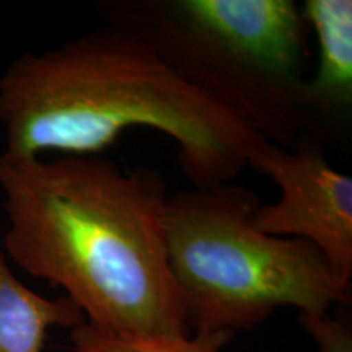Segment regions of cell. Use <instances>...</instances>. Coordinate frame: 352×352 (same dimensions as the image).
Here are the masks:
<instances>
[{
	"label": "cell",
	"instance_id": "cell-7",
	"mask_svg": "<svg viewBox=\"0 0 352 352\" xmlns=\"http://www.w3.org/2000/svg\"><path fill=\"white\" fill-rule=\"evenodd\" d=\"M82 324L85 316L67 297L47 298L26 287L0 246V352H44L51 328Z\"/></svg>",
	"mask_w": 352,
	"mask_h": 352
},
{
	"label": "cell",
	"instance_id": "cell-3",
	"mask_svg": "<svg viewBox=\"0 0 352 352\" xmlns=\"http://www.w3.org/2000/svg\"><path fill=\"white\" fill-rule=\"evenodd\" d=\"M98 12L152 44L189 82L284 148L316 129L302 108L310 59L292 0H107Z\"/></svg>",
	"mask_w": 352,
	"mask_h": 352
},
{
	"label": "cell",
	"instance_id": "cell-8",
	"mask_svg": "<svg viewBox=\"0 0 352 352\" xmlns=\"http://www.w3.org/2000/svg\"><path fill=\"white\" fill-rule=\"evenodd\" d=\"M235 334L230 331L188 334H114L88 324L69 334L70 352H223Z\"/></svg>",
	"mask_w": 352,
	"mask_h": 352
},
{
	"label": "cell",
	"instance_id": "cell-2",
	"mask_svg": "<svg viewBox=\"0 0 352 352\" xmlns=\"http://www.w3.org/2000/svg\"><path fill=\"white\" fill-rule=\"evenodd\" d=\"M131 127L173 139L179 168L197 189L230 183L266 139L120 26L25 52L0 76V152L7 155H101Z\"/></svg>",
	"mask_w": 352,
	"mask_h": 352
},
{
	"label": "cell",
	"instance_id": "cell-6",
	"mask_svg": "<svg viewBox=\"0 0 352 352\" xmlns=\"http://www.w3.org/2000/svg\"><path fill=\"white\" fill-rule=\"evenodd\" d=\"M318 43V65L302 87V108L321 134L323 124L352 113V2L305 0L300 7Z\"/></svg>",
	"mask_w": 352,
	"mask_h": 352
},
{
	"label": "cell",
	"instance_id": "cell-1",
	"mask_svg": "<svg viewBox=\"0 0 352 352\" xmlns=\"http://www.w3.org/2000/svg\"><path fill=\"white\" fill-rule=\"evenodd\" d=\"M3 253L64 290L96 331L188 334L166 250L160 171L103 155L0 152Z\"/></svg>",
	"mask_w": 352,
	"mask_h": 352
},
{
	"label": "cell",
	"instance_id": "cell-4",
	"mask_svg": "<svg viewBox=\"0 0 352 352\" xmlns=\"http://www.w3.org/2000/svg\"><path fill=\"white\" fill-rule=\"evenodd\" d=\"M253 189L223 183L168 197L166 250L189 333L252 329L280 307L321 314L349 307L352 284L338 279L310 241L259 232Z\"/></svg>",
	"mask_w": 352,
	"mask_h": 352
},
{
	"label": "cell",
	"instance_id": "cell-9",
	"mask_svg": "<svg viewBox=\"0 0 352 352\" xmlns=\"http://www.w3.org/2000/svg\"><path fill=\"white\" fill-rule=\"evenodd\" d=\"M302 328L315 342L318 352H352V328L349 321L329 311L300 314Z\"/></svg>",
	"mask_w": 352,
	"mask_h": 352
},
{
	"label": "cell",
	"instance_id": "cell-5",
	"mask_svg": "<svg viewBox=\"0 0 352 352\" xmlns=\"http://www.w3.org/2000/svg\"><path fill=\"white\" fill-rule=\"evenodd\" d=\"M248 168L279 188V199L259 204L253 226L283 239L310 241L334 276L352 284V178L333 168L315 140L284 148L263 139L248 155Z\"/></svg>",
	"mask_w": 352,
	"mask_h": 352
}]
</instances>
